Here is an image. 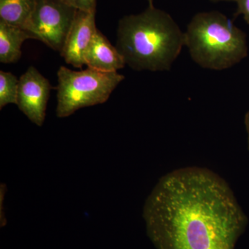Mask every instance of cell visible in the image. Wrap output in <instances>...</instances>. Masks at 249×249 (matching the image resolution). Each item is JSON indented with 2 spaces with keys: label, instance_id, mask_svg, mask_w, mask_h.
Wrapping results in <instances>:
<instances>
[{
  "label": "cell",
  "instance_id": "6da1fadb",
  "mask_svg": "<svg viewBox=\"0 0 249 249\" xmlns=\"http://www.w3.org/2000/svg\"><path fill=\"white\" fill-rule=\"evenodd\" d=\"M143 218L157 249H235L248 224L229 184L197 167L160 178L147 199Z\"/></svg>",
  "mask_w": 249,
  "mask_h": 249
},
{
  "label": "cell",
  "instance_id": "7a4b0ae2",
  "mask_svg": "<svg viewBox=\"0 0 249 249\" xmlns=\"http://www.w3.org/2000/svg\"><path fill=\"white\" fill-rule=\"evenodd\" d=\"M184 46V32L178 23L154 5L119 20L116 47L136 71H169Z\"/></svg>",
  "mask_w": 249,
  "mask_h": 249
},
{
  "label": "cell",
  "instance_id": "3957f363",
  "mask_svg": "<svg viewBox=\"0 0 249 249\" xmlns=\"http://www.w3.org/2000/svg\"><path fill=\"white\" fill-rule=\"evenodd\" d=\"M184 36L191 58L206 70H227L248 55L245 33L219 11L195 15Z\"/></svg>",
  "mask_w": 249,
  "mask_h": 249
},
{
  "label": "cell",
  "instance_id": "277c9868",
  "mask_svg": "<svg viewBox=\"0 0 249 249\" xmlns=\"http://www.w3.org/2000/svg\"><path fill=\"white\" fill-rule=\"evenodd\" d=\"M124 79L118 72H103L88 67L73 71L61 67L58 71L56 115L65 118L80 108L102 104Z\"/></svg>",
  "mask_w": 249,
  "mask_h": 249
},
{
  "label": "cell",
  "instance_id": "5b68a950",
  "mask_svg": "<svg viewBox=\"0 0 249 249\" xmlns=\"http://www.w3.org/2000/svg\"><path fill=\"white\" fill-rule=\"evenodd\" d=\"M77 11L63 0H37L26 30L36 40L60 53Z\"/></svg>",
  "mask_w": 249,
  "mask_h": 249
},
{
  "label": "cell",
  "instance_id": "8992f818",
  "mask_svg": "<svg viewBox=\"0 0 249 249\" xmlns=\"http://www.w3.org/2000/svg\"><path fill=\"white\" fill-rule=\"evenodd\" d=\"M51 89L49 80L34 67H29L19 78L17 106L37 125L42 126L45 121Z\"/></svg>",
  "mask_w": 249,
  "mask_h": 249
},
{
  "label": "cell",
  "instance_id": "52a82bcc",
  "mask_svg": "<svg viewBox=\"0 0 249 249\" xmlns=\"http://www.w3.org/2000/svg\"><path fill=\"white\" fill-rule=\"evenodd\" d=\"M96 11H77L60 55L67 64L81 68L85 64V55L98 29L96 26Z\"/></svg>",
  "mask_w": 249,
  "mask_h": 249
},
{
  "label": "cell",
  "instance_id": "ba28073f",
  "mask_svg": "<svg viewBox=\"0 0 249 249\" xmlns=\"http://www.w3.org/2000/svg\"><path fill=\"white\" fill-rule=\"evenodd\" d=\"M85 64L89 68L103 72H117L126 65L117 48L98 29L85 53Z\"/></svg>",
  "mask_w": 249,
  "mask_h": 249
},
{
  "label": "cell",
  "instance_id": "9c48e42d",
  "mask_svg": "<svg viewBox=\"0 0 249 249\" xmlns=\"http://www.w3.org/2000/svg\"><path fill=\"white\" fill-rule=\"evenodd\" d=\"M28 39H34L29 31L0 20V62L18 61L22 55L23 42Z\"/></svg>",
  "mask_w": 249,
  "mask_h": 249
},
{
  "label": "cell",
  "instance_id": "30bf717a",
  "mask_svg": "<svg viewBox=\"0 0 249 249\" xmlns=\"http://www.w3.org/2000/svg\"><path fill=\"white\" fill-rule=\"evenodd\" d=\"M37 1L0 0V20L26 30L35 11Z\"/></svg>",
  "mask_w": 249,
  "mask_h": 249
},
{
  "label": "cell",
  "instance_id": "8fae6325",
  "mask_svg": "<svg viewBox=\"0 0 249 249\" xmlns=\"http://www.w3.org/2000/svg\"><path fill=\"white\" fill-rule=\"evenodd\" d=\"M19 80L10 72L0 71V109L9 104H18Z\"/></svg>",
  "mask_w": 249,
  "mask_h": 249
},
{
  "label": "cell",
  "instance_id": "7c38bea8",
  "mask_svg": "<svg viewBox=\"0 0 249 249\" xmlns=\"http://www.w3.org/2000/svg\"><path fill=\"white\" fill-rule=\"evenodd\" d=\"M63 1L78 11H96L97 0H63Z\"/></svg>",
  "mask_w": 249,
  "mask_h": 249
},
{
  "label": "cell",
  "instance_id": "4fadbf2b",
  "mask_svg": "<svg viewBox=\"0 0 249 249\" xmlns=\"http://www.w3.org/2000/svg\"><path fill=\"white\" fill-rule=\"evenodd\" d=\"M237 7L235 16L242 15L247 23L249 24V0H236Z\"/></svg>",
  "mask_w": 249,
  "mask_h": 249
},
{
  "label": "cell",
  "instance_id": "5bb4252c",
  "mask_svg": "<svg viewBox=\"0 0 249 249\" xmlns=\"http://www.w3.org/2000/svg\"><path fill=\"white\" fill-rule=\"evenodd\" d=\"M245 124L247 134H248V147L249 150V111L246 114L245 117Z\"/></svg>",
  "mask_w": 249,
  "mask_h": 249
},
{
  "label": "cell",
  "instance_id": "9a60e30c",
  "mask_svg": "<svg viewBox=\"0 0 249 249\" xmlns=\"http://www.w3.org/2000/svg\"><path fill=\"white\" fill-rule=\"evenodd\" d=\"M213 2H219V1H236V0H211Z\"/></svg>",
  "mask_w": 249,
  "mask_h": 249
},
{
  "label": "cell",
  "instance_id": "2e32d148",
  "mask_svg": "<svg viewBox=\"0 0 249 249\" xmlns=\"http://www.w3.org/2000/svg\"><path fill=\"white\" fill-rule=\"evenodd\" d=\"M149 3V6H153V1L154 0H147Z\"/></svg>",
  "mask_w": 249,
  "mask_h": 249
}]
</instances>
